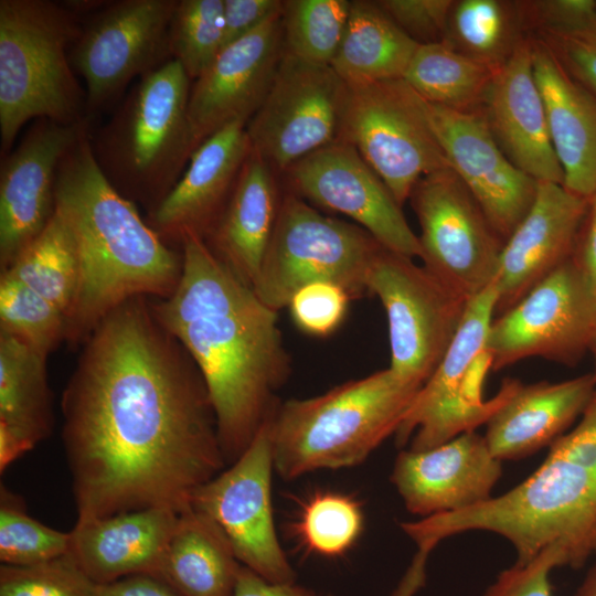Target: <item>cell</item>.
Segmentation results:
<instances>
[{"label": "cell", "instance_id": "39", "mask_svg": "<svg viewBox=\"0 0 596 596\" xmlns=\"http://www.w3.org/2000/svg\"><path fill=\"white\" fill-rule=\"evenodd\" d=\"M71 532L44 525L30 517L23 499L0 486V560L2 564L29 566L67 554Z\"/></svg>", "mask_w": 596, "mask_h": 596}, {"label": "cell", "instance_id": "48", "mask_svg": "<svg viewBox=\"0 0 596 596\" xmlns=\"http://www.w3.org/2000/svg\"><path fill=\"white\" fill-rule=\"evenodd\" d=\"M573 259L594 290L596 288V192L589 200Z\"/></svg>", "mask_w": 596, "mask_h": 596}, {"label": "cell", "instance_id": "43", "mask_svg": "<svg viewBox=\"0 0 596 596\" xmlns=\"http://www.w3.org/2000/svg\"><path fill=\"white\" fill-rule=\"evenodd\" d=\"M382 10L415 42H444L454 0H379Z\"/></svg>", "mask_w": 596, "mask_h": 596}, {"label": "cell", "instance_id": "47", "mask_svg": "<svg viewBox=\"0 0 596 596\" xmlns=\"http://www.w3.org/2000/svg\"><path fill=\"white\" fill-rule=\"evenodd\" d=\"M233 596H320L295 582H269L242 565ZM330 596V595H327Z\"/></svg>", "mask_w": 596, "mask_h": 596}, {"label": "cell", "instance_id": "36", "mask_svg": "<svg viewBox=\"0 0 596 596\" xmlns=\"http://www.w3.org/2000/svg\"><path fill=\"white\" fill-rule=\"evenodd\" d=\"M364 529L361 503L350 494L320 491L302 504L294 531L310 552L336 557L345 554L358 542Z\"/></svg>", "mask_w": 596, "mask_h": 596}, {"label": "cell", "instance_id": "13", "mask_svg": "<svg viewBox=\"0 0 596 596\" xmlns=\"http://www.w3.org/2000/svg\"><path fill=\"white\" fill-rule=\"evenodd\" d=\"M178 0L104 3L82 22L70 58L85 81L91 119L116 100L128 84L171 58L169 28Z\"/></svg>", "mask_w": 596, "mask_h": 596}, {"label": "cell", "instance_id": "22", "mask_svg": "<svg viewBox=\"0 0 596 596\" xmlns=\"http://www.w3.org/2000/svg\"><path fill=\"white\" fill-rule=\"evenodd\" d=\"M588 203L562 184L538 182L531 209L504 242L499 257L494 317L573 258Z\"/></svg>", "mask_w": 596, "mask_h": 596}, {"label": "cell", "instance_id": "31", "mask_svg": "<svg viewBox=\"0 0 596 596\" xmlns=\"http://www.w3.org/2000/svg\"><path fill=\"white\" fill-rule=\"evenodd\" d=\"M418 46L376 1L352 0L330 66L348 85L403 78Z\"/></svg>", "mask_w": 596, "mask_h": 596}, {"label": "cell", "instance_id": "10", "mask_svg": "<svg viewBox=\"0 0 596 596\" xmlns=\"http://www.w3.org/2000/svg\"><path fill=\"white\" fill-rule=\"evenodd\" d=\"M494 281L467 304L461 324L440 363L417 392L395 435L403 446L424 450L487 423L519 381L505 380L499 393L483 401L481 387L490 369L486 343L494 318Z\"/></svg>", "mask_w": 596, "mask_h": 596}, {"label": "cell", "instance_id": "24", "mask_svg": "<svg viewBox=\"0 0 596 596\" xmlns=\"http://www.w3.org/2000/svg\"><path fill=\"white\" fill-rule=\"evenodd\" d=\"M481 111L496 141L515 167L538 182L563 185V170L533 74L529 36L497 68Z\"/></svg>", "mask_w": 596, "mask_h": 596}, {"label": "cell", "instance_id": "1", "mask_svg": "<svg viewBox=\"0 0 596 596\" xmlns=\"http://www.w3.org/2000/svg\"><path fill=\"white\" fill-rule=\"evenodd\" d=\"M61 407L77 520L181 513L226 466L203 377L149 298L124 302L95 328Z\"/></svg>", "mask_w": 596, "mask_h": 596}, {"label": "cell", "instance_id": "27", "mask_svg": "<svg viewBox=\"0 0 596 596\" xmlns=\"http://www.w3.org/2000/svg\"><path fill=\"white\" fill-rule=\"evenodd\" d=\"M596 390V374L562 382H519L487 424L485 439L500 461L522 459L552 445L582 415Z\"/></svg>", "mask_w": 596, "mask_h": 596}, {"label": "cell", "instance_id": "20", "mask_svg": "<svg viewBox=\"0 0 596 596\" xmlns=\"http://www.w3.org/2000/svg\"><path fill=\"white\" fill-rule=\"evenodd\" d=\"M281 13L224 46L192 82L188 113L196 148L233 121L248 123L265 100L284 55Z\"/></svg>", "mask_w": 596, "mask_h": 596}, {"label": "cell", "instance_id": "45", "mask_svg": "<svg viewBox=\"0 0 596 596\" xmlns=\"http://www.w3.org/2000/svg\"><path fill=\"white\" fill-rule=\"evenodd\" d=\"M533 36L543 40L566 72L596 97V31Z\"/></svg>", "mask_w": 596, "mask_h": 596}, {"label": "cell", "instance_id": "41", "mask_svg": "<svg viewBox=\"0 0 596 596\" xmlns=\"http://www.w3.org/2000/svg\"><path fill=\"white\" fill-rule=\"evenodd\" d=\"M350 295L329 281H316L301 287L290 299L288 307L296 327L302 332L326 337L342 323Z\"/></svg>", "mask_w": 596, "mask_h": 596}, {"label": "cell", "instance_id": "9", "mask_svg": "<svg viewBox=\"0 0 596 596\" xmlns=\"http://www.w3.org/2000/svg\"><path fill=\"white\" fill-rule=\"evenodd\" d=\"M338 140L356 149L401 206L423 177L448 168L428 103L404 78L347 84Z\"/></svg>", "mask_w": 596, "mask_h": 596}, {"label": "cell", "instance_id": "23", "mask_svg": "<svg viewBox=\"0 0 596 596\" xmlns=\"http://www.w3.org/2000/svg\"><path fill=\"white\" fill-rule=\"evenodd\" d=\"M246 121H233L192 153L174 188L147 214L149 226L171 246L187 236L204 240L225 209L252 150Z\"/></svg>", "mask_w": 596, "mask_h": 596}, {"label": "cell", "instance_id": "50", "mask_svg": "<svg viewBox=\"0 0 596 596\" xmlns=\"http://www.w3.org/2000/svg\"><path fill=\"white\" fill-rule=\"evenodd\" d=\"M433 549L417 546V551L390 596H415L426 581L427 560Z\"/></svg>", "mask_w": 596, "mask_h": 596}, {"label": "cell", "instance_id": "26", "mask_svg": "<svg viewBox=\"0 0 596 596\" xmlns=\"http://www.w3.org/2000/svg\"><path fill=\"white\" fill-rule=\"evenodd\" d=\"M532 68L563 187L586 199L596 192V97L562 66L550 46L531 36Z\"/></svg>", "mask_w": 596, "mask_h": 596}, {"label": "cell", "instance_id": "21", "mask_svg": "<svg viewBox=\"0 0 596 596\" xmlns=\"http://www.w3.org/2000/svg\"><path fill=\"white\" fill-rule=\"evenodd\" d=\"M501 462L471 430L429 449L400 451L391 480L408 512L427 518L491 499Z\"/></svg>", "mask_w": 596, "mask_h": 596}, {"label": "cell", "instance_id": "4", "mask_svg": "<svg viewBox=\"0 0 596 596\" xmlns=\"http://www.w3.org/2000/svg\"><path fill=\"white\" fill-rule=\"evenodd\" d=\"M401 529L417 545L435 546L461 532L489 531L513 545L518 564L554 547L565 565L582 566L596 534V390L578 423L517 487L469 509L402 522Z\"/></svg>", "mask_w": 596, "mask_h": 596}, {"label": "cell", "instance_id": "6", "mask_svg": "<svg viewBox=\"0 0 596 596\" xmlns=\"http://www.w3.org/2000/svg\"><path fill=\"white\" fill-rule=\"evenodd\" d=\"M191 79L170 60L138 78L92 137L95 159L126 199L153 211L182 177L196 149L190 120Z\"/></svg>", "mask_w": 596, "mask_h": 596}, {"label": "cell", "instance_id": "37", "mask_svg": "<svg viewBox=\"0 0 596 596\" xmlns=\"http://www.w3.org/2000/svg\"><path fill=\"white\" fill-rule=\"evenodd\" d=\"M66 315L8 274L0 275V332L45 354L66 341Z\"/></svg>", "mask_w": 596, "mask_h": 596}, {"label": "cell", "instance_id": "3", "mask_svg": "<svg viewBox=\"0 0 596 596\" xmlns=\"http://www.w3.org/2000/svg\"><path fill=\"white\" fill-rule=\"evenodd\" d=\"M55 207L72 230L79 263L77 296L67 318L71 345L83 344L124 302L162 299L175 289L181 249L167 244L108 181L95 159L89 128L58 166Z\"/></svg>", "mask_w": 596, "mask_h": 596}, {"label": "cell", "instance_id": "32", "mask_svg": "<svg viewBox=\"0 0 596 596\" xmlns=\"http://www.w3.org/2000/svg\"><path fill=\"white\" fill-rule=\"evenodd\" d=\"M498 67L438 42L419 44L403 78L429 104L473 111L481 109Z\"/></svg>", "mask_w": 596, "mask_h": 596}, {"label": "cell", "instance_id": "44", "mask_svg": "<svg viewBox=\"0 0 596 596\" xmlns=\"http://www.w3.org/2000/svg\"><path fill=\"white\" fill-rule=\"evenodd\" d=\"M557 566H565L562 553L547 547L529 562L502 571L482 596H552L550 573Z\"/></svg>", "mask_w": 596, "mask_h": 596}, {"label": "cell", "instance_id": "49", "mask_svg": "<svg viewBox=\"0 0 596 596\" xmlns=\"http://www.w3.org/2000/svg\"><path fill=\"white\" fill-rule=\"evenodd\" d=\"M98 596H178L166 583L149 576L134 575L109 584H99Z\"/></svg>", "mask_w": 596, "mask_h": 596}, {"label": "cell", "instance_id": "15", "mask_svg": "<svg viewBox=\"0 0 596 596\" xmlns=\"http://www.w3.org/2000/svg\"><path fill=\"white\" fill-rule=\"evenodd\" d=\"M345 93L330 65L284 52L265 100L246 125L252 150L281 175L338 140Z\"/></svg>", "mask_w": 596, "mask_h": 596}, {"label": "cell", "instance_id": "11", "mask_svg": "<svg viewBox=\"0 0 596 596\" xmlns=\"http://www.w3.org/2000/svg\"><path fill=\"white\" fill-rule=\"evenodd\" d=\"M413 259L381 246L366 287L386 313L390 369L423 386L455 338L468 301Z\"/></svg>", "mask_w": 596, "mask_h": 596}, {"label": "cell", "instance_id": "30", "mask_svg": "<svg viewBox=\"0 0 596 596\" xmlns=\"http://www.w3.org/2000/svg\"><path fill=\"white\" fill-rule=\"evenodd\" d=\"M241 567L221 529L191 507L178 517L159 579L178 596H233Z\"/></svg>", "mask_w": 596, "mask_h": 596}, {"label": "cell", "instance_id": "2", "mask_svg": "<svg viewBox=\"0 0 596 596\" xmlns=\"http://www.w3.org/2000/svg\"><path fill=\"white\" fill-rule=\"evenodd\" d=\"M182 274L166 298L150 299L159 323L200 371L226 465L248 447L279 403L290 359L278 311L265 305L198 236L180 244Z\"/></svg>", "mask_w": 596, "mask_h": 596}, {"label": "cell", "instance_id": "5", "mask_svg": "<svg viewBox=\"0 0 596 596\" xmlns=\"http://www.w3.org/2000/svg\"><path fill=\"white\" fill-rule=\"evenodd\" d=\"M421 387L387 368L321 395L279 402L268 419L275 471L291 480L361 464L396 433Z\"/></svg>", "mask_w": 596, "mask_h": 596}, {"label": "cell", "instance_id": "51", "mask_svg": "<svg viewBox=\"0 0 596 596\" xmlns=\"http://www.w3.org/2000/svg\"><path fill=\"white\" fill-rule=\"evenodd\" d=\"M574 596H596V562L587 572Z\"/></svg>", "mask_w": 596, "mask_h": 596}, {"label": "cell", "instance_id": "18", "mask_svg": "<svg viewBox=\"0 0 596 596\" xmlns=\"http://www.w3.org/2000/svg\"><path fill=\"white\" fill-rule=\"evenodd\" d=\"M91 119H36L0 169V269L7 270L41 234L55 210L58 166Z\"/></svg>", "mask_w": 596, "mask_h": 596}, {"label": "cell", "instance_id": "16", "mask_svg": "<svg viewBox=\"0 0 596 596\" xmlns=\"http://www.w3.org/2000/svg\"><path fill=\"white\" fill-rule=\"evenodd\" d=\"M274 470L267 421L234 462L194 492L191 507L221 529L242 565L269 582H295L275 526Z\"/></svg>", "mask_w": 596, "mask_h": 596}, {"label": "cell", "instance_id": "42", "mask_svg": "<svg viewBox=\"0 0 596 596\" xmlns=\"http://www.w3.org/2000/svg\"><path fill=\"white\" fill-rule=\"evenodd\" d=\"M525 32L578 33L596 31L595 0L519 1Z\"/></svg>", "mask_w": 596, "mask_h": 596}, {"label": "cell", "instance_id": "35", "mask_svg": "<svg viewBox=\"0 0 596 596\" xmlns=\"http://www.w3.org/2000/svg\"><path fill=\"white\" fill-rule=\"evenodd\" d=\"M351 1L288 0L281 13L284 52L330 65L345 32Z\"/></svg>", "mask_w": 596, "mask_h": 596}, {"label": "cell", "instance_id": "29", "mask_svg": "<svg viewBox=\"0 0 596 596\" xmlns=\"http://www.w3.org/2000/svg\"><path fill=\"white\" fill-rule=\"evenodd\" d=\"M47 355L0 332V471L53 428Z\"/></svg>", "mask_w": 596, "mask_h": 596}, {"label": "cell", "instance_id": "33", "mask_svg": "<svg viewBox=\"0 0 596 596\" xmlns=\"http://www.w3.org/2000/svg\"><path fill=\"white\" fill-rule=\"evenodd\" d=\"M1 274L20 280L68 318L77 296L79 263L72 230L56 207L41 234Z\"/></svg>", "mask_w": 596, "mask_h": 596}, {"label": "cell", "instance_id": "19", "mask_svg": "<svg viewBox=\"0 0 596 596\" xmlns=\"http://www.w3.org/2000/svg\"><path fill=\"white\" fill-rule=\"evenodd\" d=\"M428 106L448 167L505 242L531 209L538 181L504 155L481 109L464 111L429 103Z\"/></svg>", "mask_w": 596, "mask_h": 596}, {"label": "cell", "instance_id": "7", "mask_svg": "<svg viewBox=\"0 0 596 596\" xmlns=\"http://www.w3.org/2000/svg\"><path fill=\"white\" fill-rule=\"evenodd\" d=\"M81 28V14L65 2L0 0L1 158L30 120L88 118L70 58Z\"/></svg>", "mask_w": 596, "mask_h": 596}, {"label": "cell", "instance_id": "8", "mask_svg": "<svg viewBox=\"0 0 596 596\" xmlns=\"http://www.w3.org/2000/svg\"><path fill=\"white\" fill-rule=\"evenodd\" d=\"M381 244L355 223L334 219L294 192L283 191L275 228L253 285L279 311L304 286L329 281L352 298L368 295V274Z\"/></svg>", "mask_w": 596, "mask_h": 596}, {"label": "cell", "instance_id": "25", "mask_svg": "<svg viewBox=\"0 0 596 596\" xmlns=\"http://www.w3.org/2000/svg\"><path fill=\"white\" fill-rule=\"evenodd\" d=\"M179 514L170 508H147L77 520L67 555L97 584L134 575L159 579Z\"/></svg>", "mask_w": 596, "mask_h": 596}, {"label": "cell", "instance_id": "14", "mask_svg": "<svg viewBox=\"0 0 596 596\" xmlns=\"http://www.w3.org/2000/svg\"><path fill=\"white\" fill-rule=\"evenodd\" d=\"M595 329L594 290L571 258L493 318L486 343L489 366L498 371L536 356L574 365Z\"/></svg>", "mask_w": 596, "mask_h": 596}, {"label": "cell", "instance_id": "17", "mask_svg": "<svg viewBox=\"0 0 596 596\" xmlns=\"http://www.w3.org/2000/svg\"><path fill=\"white\" fill-rule=\"evenodd\" d=\"M281 175L286 189L311 205L352 219L392 252L421 258L418 236L402 206L350 143L337 140L295 162Z\"/></svg>", "mask_w": 596, "mask_h": 596}, {"label": "cell", "instance_id": "12", "mask_svg": "<svg viewBox=\"0 0 596 596\" xmlns=\"http://www.w3.org/2000/svg\"><path fill=\"white\" fill-rule=\"evenodd\" d=\"M408 200L429 273L467 301L494 281L504 242L454 170L423 177Z\"/></svg>", "mask_w": 596, "mask_h": 596}, {"label": "cell", "instance_id": "52", "mask_svg": "<svg viewBox=\"0 0 596 596\" xmlns=\"http://www.w3.org/2000/svg\"><path fill=\"white\" fill-rule=\"evenodd\" d=\"M588 351L592 353V355L594 358V362H595V371H594V373L596 374V329H595V332H594V334L592 337Z\"/></svg>", "mask_w": 596, "mask_h": 596}, {"label": "cell", "instance_id": "53", "mask_svg": "<svg viewBox=\"0 0 596 596\" xmlns=\"http://www.w3.org/2000/svg\"><path fill=\"white\" fill-rule=\"evenodd\" d=\"M593 555L596 556V534H595V540H594V545H593Z\"/></svg>", "mask_w": 596, "mask_h": 596}, {"label": "cell", "instance_id": "54", "mask_svg": "<svg viewBox=\"0 0 596 596\" xmlns=\"http://www.w3.org/2000/svg\"><path fill=\"white\" fill-rule=\"evenodd\" d=\"M594 308L596 313V288L594 289Z\"/></svg>", "mask_w": 596, "mask_h": 596}, {"label": "cell", "instance_id": "38", "mask_svg": "<svg viewBox=\"0 0 596 596\" xmlns=\"http://www.w3.org/2000/svg\"><path fill=\"white\" fill-rule=\"evenodd\" d=\"M223 40V0H178L169 28L170 53L191 82L215 60Z\"/></svg>", "mask_w": 596, "mask_h": 596}, {"label": "cell", "instance_id": "28", "mask_svg": "<svg viewBox=\"0 0 596 596\" xmlns=\"http://www.w3.org/2000/svg\"><path fill=\"white\" fill-rule=\"evenodd\" d=\"M279 175L251 150L225 209L203 240L249 287L258 276L280 209Z\"/></svg>", "mask_w": 596, "mask_h": 596}, {"label": "cell", "instance_id": "40", "mask_svg": "<svg viewBox=\"0 0 596 596\" xmlns=\"http://www.w3.org/2000/svg\"><path fill=\"white\" fill-rule=\"evenodd\" d=\"M98 588L67 554L35 565L0 566V596H98Z\"/></svg>", "mask_w": 596, "mask_h": 596}, {"label": "cell", "instance_id": "34", "mask_svg": "<svg viewBox=\"0 0 596 596\" xmlns=\"http://www.w3.org/2000/svg\"><path fill=\"white\" fill-rule=\"evenodd\" d=\"M519 1H454L445 43L458 52L500 66L526 36Z\"/></svg>", "mask_w": 596, "mask_h": 596}, {"label": "cell", "instance_id": "46", "mask_svg": "<svg viewBox=\"0 0 596 596\" xmlns=\"http://www.w3.org/2000/svg\"><path fill=\"white\" fill-rule=\"evenodd\" d=\"M281 0H223V47L283 12Z\"/></svg>", "mask_w": 596, "mask_h": 596}]
</instances>
